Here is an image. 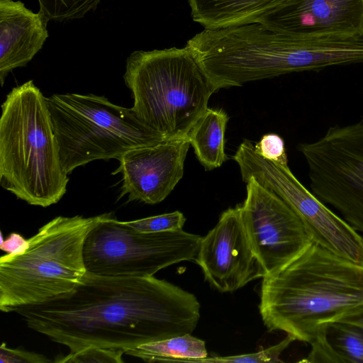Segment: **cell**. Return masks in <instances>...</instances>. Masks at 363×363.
Returning <instances> with one entry per match:
<instances>
[{
  "label": "cell",
  "mask_w": 363,
  "mask_h": 363,
  "mask_svg": "<svg viewBox=\"0 0 363 363\" xmlns=\"http://www.w3.org/2000/svg\"><path fill=\"white\" fill-rule=\"evenodd\" d=\"M201 306L193 294L152 277L86 273L70 293L16 312L31 330L70 352L88 347L128 350L191 334Z\"/></svg>",
  "instance_id": "6da1fadb"
},
{
  "label": "cell",
  "mask_w": 363,
  "mask_h": 363,
  "mask_svg": "<svg viewBox=\"0 0 363 363\" xmlns=\"http://www.w3.org/2000/svg\"><path fill=\"white\" fill-rule=\"evenodd\" d=\"M259 313L269 332L311 344L328 325L363 306V267L312 242L262 277Z\"/></svg>",
  "instance_id": "7a4b0ae2"
},
{
  "label": "cell",
  "mask_w": 363,
  "mask_h": 363,
  "mask_svg": "<svg viewBox=\"0 0 363 363\" xmlns=\"http://www.w3.org/2000/svg\"><path fill=\"white\" fill-rule=\"evenodd\" d=\"M216 87L340 65L342 42L293 35L259 22L203 29L186 42Z\"/></svg>",
  "instance_id": "3957f363"
},
{
  "label": "cell",
  "mask_w": 363,
  "mask_h": 363,
  "mask_svg": "<svg viewBox=\"0 0 363 363\" xmlns=\"http://www.w3.org/2000/svg\"><path fill=\"white\" fill-rule=\"evenodd\" d=\"M68 182L46 97L32 80L13 88L1 105V186L45 208L62 198Z\"/></svg>",
  "instance_id": "277c9868"
},
{
  "label": "cell",
  "mask_w": 363,
  "mask_h": 363,
  "mask_svg": "<svg viewBox=\"0 0 363 363\" xmlns=\"http://www.w3.org/2000/svg\"><path fill=\"white\" fill-rule=\"evenodd\" d=\"M123 79L135 116L164 140L187 138L217 91L186 45L134 51Z\"/></svg>",
  "instance_id": "5b68a950"
},
{
  "label": "cell",
  "mask_w": 363,
  "mask_h": 363,
  "mask_svg": "<svg viewBox=\"0 0 363 363\" xmlns=\"http://www.w3.org/2000/svg\"><path fill=\"white\" fill-rule=\"evenodd\" d=\"M106 215L55 217L28 240L23 252L1 256L0 310L15 312L72 292L86 273V236Z\"/></svg>",
  "instance_id": "8992f818"
},
{
  "label": "cell",
  "mask_w": 363,
  "mask_h": 363,
  "mask_svg": "<svg viewBox=\"0 0 363 363\" xmlns=\"http://www.w3.org/2000/svg\"><path fill=\"white\" fill-rule=\"evenodd\" d=\"M61 163L69 174L97 160H118L124 152L164 138L132 108L92 94H55L46 98Z\"/></svg>",
  "instance_id": "52a82bcc"
},
{
  "label": "cell",
  "mask_w": 363,
  "mask_h": 363,
  "mask_svg": "<svg viewBox=\"0 0 363 363\" xmlns=\"http://www.w3.org/2000/svg\"><path fill=\"white\" fill-rule=\"evenodd\" d=\"M202 237L183 229L140 232L107 213L84 245L86 273L104 277H152L183 261L195 260Z\"/></svg>",
  "instance_id": "ba28073f"
},
{
  "label": "cell",
  "mask_w": 363,
  "mask_h": 363,
  "mask_svg": "<svg viewBox=\"0 0 363 363\" xmlns=\"http://www.w3.org/2000/svg\"><path fill=\"white\" fill-rule=\"evenodd\" d=\"M233 159L239 166L244 182L255 179L291 208L303 222L313 242L363 267L362 237L308 190L288 164L264 158L247 139L240 143Z\"/></svg>",
  "instance_id": "9c48e42d"
},
{
  "label": "cell",
  "mask_w": 363,
  "mask_h": 363,
  "mask_svg": "<svg viewBox=\"0 0 363 363\" xmlns=\"http://www.w3.org/2000/svg\"><path fill=\"white\" fill-rule=\"evenodd\" d=\"M298 149L308 167L312 192L363 233V119L331 126Z\"/></svg>",
  "instance_id": "30bf717a"
},
{
  "label": "cell",
  "mask_w": 363,
  "mask_h": 363,
  "mask_svg": "<svg viewBox=\"0 0 363 363\" xmlns=\"http://www.w3.org/2000/svg\"><path fill=\"white\" fill-rule=\"evenodd\" d=\"M247 184L240 205L242 222L252 248L266 274L286 264L313 241L291 208L255 179Z\"/></svg>",
  "instance_id": "8fae6325"
},
{
  "label": "cell",
  "mask_w": 363,
  "mask_h": 363,
  "mask_svg": "<svg viewBox=\"0 0 363 363\" xmlns=\"http://www.w3.org/2000/svg\"><path fill=\"white\" fill-rule=\"evenodd\" d=\"M194 261L206 281L222 293L235 291L266 275L249 241L240 205L221 213L214 228L202 237Z\"/></svg>",
  "instance_id": "7c38bea8"
},
{
  "label": "cell",
  "mask_w": 363,
  "mask_h": 363,
  "mask_svg": "<svg viewBox=\"0 0 363 363\" xmlns=\"http://www.w3.org/2000/svg\"><path fill=\"white\" fill-rule=\"evenodd\" d=\"M191 144L187 138L165 140L135 147L118 159L113 174L122 175L118 199L156 204L164 201L184 175V161Z\"/></svg>",
  "instance_id": "4fadbf2b"
},
{
  "label": "cell",
  "mask_w": 363,
  "mask_h": 363,
  "mask_svg": "<svg viewBox=\"0 0 363 363\" xmlns=\"http://www.w3.org/2000/svg\"><path fill=\"white\" fill-rule=\"evenodd\" d=\"M257 22L293 35L363 37V0H288Z\"/></svg>",
  "instance_id": "5bb4252c"
},
{
  "label": "cell",
  "mask_w": 363,
  "mask_h": 363,
  "mask_svg": "<svg viewBox=\"0 0 363 363\" xmlns=\"http://www.w3.org/2000/svg\"><path fill=\"white\" fill-rule=\"evenodd\" d=\"M48 21L21 1L0 0V82L13 69L26 66L48 38Z\"/></svg>",
  "instance_id": "9a60e30c"
},
{
  "label": "cell",
  "mask_w": 363,
  "mask_h": 363,
  "mask_svg": "<svg viewBox=\"0 0 363 363\" xmlns=\"http://www.w3.org/2000/svg\"><path fill=\"white\" fill-rule=\"evenodd\" d=\"M288 0H188L194 21L205 29L257 22Z\"/></svg>",
  "instance_id": "2e32d148"
},
{
  "label": "cell",
  "mask_w": 363,
  "mask_h": 363,
  "mask_svg": "<svg viewBox=\"0 0 363 363\" xmlns=\"http://www.w3.org/2000/svg\"><path fill=\"white\" fill-rule=\"evenodd\" d=\"M229 120L223 109L207 108L187 135L196 156L206 171L220 167L228 158L225 133Z\"/></svg>",
  "instance_id": "e0dca14e"
},
{
  "label": "cell",
  "mask_w": 363,
  "mask_h": 363,
  "mask_svg": "<svg viewBox=\"0 0 363 363\" xmlns=\"http://www.w3.org/2000/svg\"><path fill=\"white\" fill-rule=\"evenodd\" d=\"M125 354L147 362L199 363L208 357L205 342L190 333L143 344L126 350Z\"/></svg>",
  "instance_id": "ac0fdd59"
},
{
  "label": "cell",
  "mask_w": 363,
  "mask_h": 363,
  "mask_svg": "<svg viewBox=\"0 0 363 363\" xmlns=\"http://www.w3.org/2000/svg\"><path fill=\"white\" fill-rule=\"evenodd\" d=\"M326 335L345 363H363V328L348 323H330Z\"/></svg>",
  "instance_id": "d6986e66"
},
{
  "label": "cell",
  "mask_w": 363,
  "mask_h": 363,
  "mask_svg": "<svg viewBox=\"0 0 363 363\" xmlns=\"http://www.w3.org/2000/svg\"><path fill=\"white\" fill-rule=\"evenodd\" d=\"M43 16L49 21L81 18L94 10L101 0H38Z\"/></svg>",
  "instance_id": "ffe728a7"
},
{
  "label": "cell",
  "mask_w": 363,
  "mask_h": 363,
  "mask_svg": "<svg viewBox=\"0 0 363 363\" xmlns=\"http://www.w3.org/2000/svg\"><path fill=\"white\" fill-rule=\"evenodd\" d=\"M296 340L290 335L279 343L263 348L255 353L243 354L233 356H213L201 359L199 363H264L283 362L280 359L282 352Z\"/></svg>",
  "instance_id": "44dd1931"
},
{
  "label": "cell",
  "mask_w": 363,
  "mask_h": 363,
  "mask_svg": "<svg viewBox=\"0 0 363 363\" xmlns=\"http://www.w3.org/2000/svg\"><path fill=\"white\" fill-rule=\"evenodd\" d=\"M123 222L128 226L140 232L158 233L182 229L186 222V218L182 212L176 211Z\"/></svg>",
  "instance_id": "7402d4cb"
},
{
  "label": "cell",
  "mask_w": 363,
  "mask_h": 363,
  "mask_svg": "<svg viewBox=\"0 0 363 363\" xmlns=\"http://www.w3.org/2000/svg\"><path fill=\"white\" fill-rule=\"evenodd\" d=\"M125 350L116 348L88 347L56 359L55 362L122 363Z\"/></svg>",
  "instance_id": "603a6c76"
},
{
  "label": "cell",
  "mask_w": 363,
  "mask_h": 363,
  "mask_svg": "<svg viewBox=\"0 0 363 363\" xmlns=\"http://www.w3.org/2000/svg\"><path fill=\"white\" fill-rule=\"evenodd\" d=\"M311 350L301 362L345 363L342 357L333 348L327 338L326 330L318 335L310 344Z\"/></svg>",
  "instance_id": "cb8c5ba5"
},
{
  "label": "cell",
  "mask_w": 363,
  "mask_h": 363,
  "mask_svg": "<svg viewBox=\"0 0 363 363\" xmlns=\"http://www.w3.org/2000/svg\"><path fill=\"white\" fill-rule=\"evenodd\" d=\"M255 149L264 158L280 164H288L283 139L274 133L264 135Z\"/></svg>",
  "instance_id": "d4e9b609"
},
{
  "label": "cell",
  "mask_w": 363,
  "mask_h": 363,
  "mask_svg": "<svg viewBox=\"0 0 363 363\" xmlns=\"http://www.w3.org/2000/svg\"><path fill=\"white\" fill-rule=\"evenodd\" d=\"M50 362L51 360L40 354L9 348L5 342H3L0 347L1 363H47Z\"/></svg>",
  "instance_id": "484cf974"
},
{
  "label": "cell",
  "mask_w": 363,
  "mask_h": 363,
  "mask_svg": "<svg viewBox=\"0 0 363 363\" xmlns=\"http://www.w3.org/2000/svg\"><path fill=\"white\" fill-rule=\"evenodd\" d=\"M28 247V240L24 239L21 235L16 233H12L7 239L3 240L0 248L8 254H18L23 252Z\"/></svg>",
  "instance_id": "4316f807"
},
{
  "label": "cell",
  "mask_w": 363,
  "mask_h": 363,
  "mask_svg": "<svg viewBox=\"0 0 363 363\" xmlns=\"http://www.w3.org/2000/svg\"><path fill=\"white\" fill-rule=\"evenodd\" d=\"M340 321L352 323L363 328V306L355 310Z\"/></svg>",
  "instance_id": "83f0119b"
}]
</instances>
